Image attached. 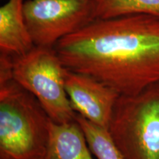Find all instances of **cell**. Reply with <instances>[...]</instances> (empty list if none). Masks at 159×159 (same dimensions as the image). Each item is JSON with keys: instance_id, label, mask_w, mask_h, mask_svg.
I'll return each mask as SVG.
<instances>
[{"instance_id": "4", "label": "cell", "mask_w": 159, "mask_h": 159, "mask_svg": "<svg viewBox=\"0 0 159 159\" xmlns=\"http://www.w3.org/2000/svg\"><path fill=\"white\" fill-rule=\"evenodd\" d=\"M67 69L54 48L34 47L20 56H13V79L35 96L52 122L75 120L65 88Z\"/></svg>"}, {"instance_id": "7", "label": "cell", "mask_w": 159, "mask_h": 159, "mask_svg": "<svg viewBox=\"0 0 159 159\" xmlns=\"http://www.w3.org/2000/svg\"><path fill=\"white\" fill-rule=\"evenodd\" d=\"M25 0H8L0 8V53L25 55L35 47L24 15Z\"/></svg>"}, {"instance_id": "9", "label": "cell", "mask_w": 159, "mask_h": 159, "mask_svg": "<svg viewBox=\"0 0 159 159\" xmlns=\"http://www.w3.org/2000/svg\"><path fill=\"white\" fill-rule=\"evenodd\" d=\"M92 19L144 14L159 17V0H91Z\"/></svg>"}, {"instance_id": "8", "label": "cell", "mask_w": 159, "mask_h": 159, "mask_svg": "<svg viewBox=\"0 0 159 159\" xmlns=\"http://www.w3.org/2000/svg\"><path fill=\"white\" fill-rule=\"evenodd\" d=\"M92 155L76 120L63 124L51 120L44 159H94Z\"/></svg>"}, {"instance_id": "1", "label": "cell", "mask_w": 159, "mask_h": 159, "mask_svg": "<svg viewBox=\"0 0 159 159\" xmlns=\"http://www.w3.org/2000/svg\"><path fill=\"white\" fill-rule=\"evenodd\" d=\"M68 70L94 77L120 95L159 82V17L94 19L54 47Z\"/></svg>"}, {"instance_id": "10", "label": "cell", "mask_w": 159, "mask_h": 159, "mask_svg": "<svg viewBox=\"0 0 159 159\" xmlns=\"http://www.w3.org/2000/svg\"><path fill=\"white\" fill-rule=\"evenodd\" d=\"M78 123L92 154L97 159H123L107 129L94 124L76 113Z\"/></svg>"}, {"instance_id": "2", "label": "cell", "mask_w": 159, "mask_h": 159, "mask_svg": "<svg viewBox=\"0 0 159 159\" xmlns=\"http://www.w3.org/2000/svg\"><path fill=\"white\" fill-rule=\"evenodd\" d=\"M51 119L39 100L13 79L0 83V159H42Z\"/></svg>"}, {"instance_id": "11", "label": "cell", "mask_w": 159, "mask_h": 159, "mask_svg": "<svg viewBox=\"0 0 159 159\" xmlns=\"http://www.w3.org/2000/svg\"><path fill=\"white\" fill-rule=\"evenodd\" d=\"M42 159H44V158H42Z\"/></svg>"}, {"instance_id": "3", "label": "cell", "mask_w": 159, "mask_h": 159, "mask_svg": "<svg viewBox=\"0 0 159 159\" xmlns=\"http://www.w3.org/2000/svg\"><path fill=\"white\" fill-rule=\"evenodd\" d=\"M107 130L123 159H159V82L120 95Z\"/></svg>"}, {"instance_id": "6", "label": "cell", "mask_w": 159, "mask_h": 159, "mask_svg": "<svg viewBox=\"0 0 159 159\" xmlns=\"http://www.w3.org/2000/svg\"><path fill=\"white\" fill-rule=\"evenodd\" d=\"M65 88L75 112L94 124L108 129L120 94L89 75L67 69Z\"/></svg>"}, {"instance_id": "5", "label": "cell", "mask_w": 159, "mask_h": 159, "mask_svg": "<svg viewBox=\"0 0 159 159\" xmlns=\"http://www.w3.org/2000/svg\"><path fill=\"white\" fill-rule=\"evenodd\" d=\"M23 11L35 47L54 48L93 20L91 0H27Z\"/></svg>"}]
</instances>
